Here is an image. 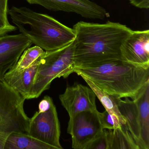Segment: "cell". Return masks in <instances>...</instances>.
I'll return each instance as SVG.
<instances>
[{
    "label": "cell",
    "mask_w": 149,
    "mask_h": 149,
    "mask_svg": "<svg viewBox=\"0 0 149 149\" xmlns=\"http://www.w3.org/2000/svg\"><path fill=\"white\" fill-rule=\"evenodd\" d=\"M51 11L73 13L84 18L104 19L109 14L102 7L90 0H26Z\"/></svg>",
    "instance_id": "obj_8"
},
{
    "label": "cell",
    "mask_w": 149,
    "mask_h": 149,
    "mask_svg": "<svg viewBox=\"0 0 149 149\" xmlns=\"http://www.w3.org/2000/svg\"><path fill=\"white\" fill-rule=\"evenodd\" d=\"M8 15L21 33L45 51L63 47L75 38L73 29L49 15L27 8L13 7L8 9Z\"/></svg>",
    "instance_id": "obj_3"
},
{
    "label": "cell",
    "mask_w": 149,
    "mask_h": 149,
    "mask_svg": "<svg viewBox=\"0 0 149 149\" xmlns=\"http://www.w3.org/2000/svg\"><path fill=\"white\" fill-rule=\"evenodd\" d=\"M109 149H139L126 124L119 128L106 130Z\"/></svg>",
    "instance_id": "obj_15"
},
{
    "label": "cell",
    "mask_w": 149,
    "mask_h": 149,
    "mask_svg": "<svg viewBox=\"0 0 149 149\" xmlns=\"http://www.w3.org/2000/svg\"><path fill=\"white\" fill-rule=\"evenodd\" d=\"M8 0H0V36L16 30L17 27L10 24L8 19Z\"/></svg>",
    "instance_id": "obj_19"
},
{
    "label": "cell",
    "mask_w": 149,
    "mask_h": 149,
    "mask_svg": "<svg viewBox=\"0 0 149 149\" xmlns=\"http://www.w3.org/2000/svg\"><path fill=\"white\" fill-rule=\"evenodd\" d=\"M28 134L55 149H63L60 142L61 125L54 104L46 111H38L30 118Z\"/></svg>",
    "instance_id": "obj_6"
},
{
    "label": "cell",
    "mask_w": 149,
    "mask_h": 149,
    "mask_svg": "<svg viewBox=\"0 0 149 149\" xmlns=\"http://www.w3.org/2000/svg\"><path fill=\"white\" fill-rule=\"evenodd\" d=\"M44 52V50L38 46L28 48L22 53L15 66L8 72L15 73L24 70L34 62Z\"/></svg>",
    "instance_id": "obj_18"
},
{
    "label": "cell",
    "mask_w": 149,
    "mask_h": 149,
    "mask_svg": "<svg viewBox=\"0 0 149 149\" xmlns=\"http://www.w3.org/2000/svg\"><path fill=\"white\" fill-rule=\"evenodd\" d=\"M74 40L61 48L44 51L40 56L38 67L28 99L37 98L50 88L53 80L66 78L74 73L75 65L74 50Z\"/></svg>",
    "instance_id": "obj_4"
},
{
    "label": "cell",
    "mask_w": 149,
    "mask_h": 149,
    "mask_svg": "<svg viewBox=\"0 0 149 149\" xmlns=\"http://www.w3.org/2000/svg\"><path fill=\"white\" fill-rule=\"evenodd\" d=\"M123 100L116 97V101L119 112L126 121V125L132 136L139 149H142L140 120L138 107L135 100L125 97Z\"/></svg>",
    "instance_id": "obj_12"
},
{
    "label": "cell",
    "mask_w": 149,
    "mask_h": 149,
    "mask_svg": "<svg viewBox=\"0 0 149 149\" xmlns=\"http://www.w3.org/2000/svg\"><path fill=\"white\" fill-rule=\"evenodd\" d=\"M73 29L75 67L123 59L121 45L132 31L125 25L109 21L104 24L79 22Z\"/></svg>",
    "instance_id": "obj_1"
},
{
    "label": "cell",
    "mask_w": 149,
    "mask_h": 149,
    "mask_svg": "<svg viewBox=\"0 0 149 149\" xmlns=\"http://www.w3.org/2000/svg\"><path fill=\"white\" fill-rule=\"evenodd\" d=\"M4 149H55L27 133L13 132L8 136Z\"/></svg>",
    "instance_id": "obj_16"
},
{
    "label": "cell",
    "mask_w": 149,
    "mask_h": 149,
    "mask_svg": "<svg viewBox=\"0 0 149 149\" xmlns=\"http://www.w3.org/2000/svg\"><path fill=\"white\" fill-rule=\"evenodd\" d=\"M130 3L138 8L148 9L149 8V0H129Z\"/></svg>",
    "instance_id": "obj_23"
},
{
    "label": "cell",
    "mask_w": 149,
    "mask_h": 149,
    "mask_svg": "<svg viewBox=\"0 0 149 149\" xmlns=\"http://www.w3.org/2000/svg\"><path fill=\"white\" fill-rule=\"evenodd\" d=\"M62 105L66 110L71 121L80 112L97 110L95 94L87 86L75 82L68 86L63 94L59 96Z\"/></svg>",
    "instance_id": "obj_9"
},
{
    "label": "cell",
    "mask_w": 149,
    "mask_h": 149,
    "mask_svg": "<svg viewBox=\"0 0 149 149\" xmlns=\"http://www.w3.org/2000/svg\"><path fill=\"white\" fill-rule=\"evenodd\" d=\"M10 134L0 132V149H4L7 139Z\"/></svg>",
    "instance_id": "obj_24"
},
{
    "label": "cell",
    "mask_w": 149,
    "mask_h": 149,
    "mask_svg": "<svg viewBox=\"0 0 149 149\" xmlns=\"http://www.w3.org/2000/svg\"><path fill=\"white\" fill-rule=\"evenodd\" d=\"M80 76L82 77L89 87L93 91L96 96L99 99L105 110L110 114L116 116L121 123L126 124L125 119L121 115L118 108L116 101V96L112 95L101 89L85 76L81 75Z\"/></svg>",
    "instance_id": "obj_17"
},
{
    "label": "cell",
    "mask_w": 149,
    "mask_h": 149,
    "mask_svg": "<svg viewBox=\"0 0 149 149\" xmlns=\"http://www.w3.org/2000/svg\"><path fill=\"white\" fill-rule=\"evenodd\" d=\"M85 149H109L106 129H104L102 133L92 140Z\"/></svg>",
    "instance_id": "obj_21"
},
{
    "label": "cell",
    "mask_w": 149,
    "mask_h": 149,
    "mask_svg": "<svg viewBox=\"0 0 149 149\" xmlns=\"http://www.w3.org/2000/svg\"><path fill=\"white\" fill-rule=\"evenodd\" d=\"M123 60L149 67V30L132 31L121 47Z\"/></svg>",
    "instance_id": "obj_11"
},
{
    "label": "cell",
    "mask_w": 149,
    "mask_h": 149,
    "mask_svg": "<svg viewBox=\"0 0 149 149\" xmlns=\"http://www.w3.org/2000/svg\"><path fill=\"white\" fill-rule=\"evenodd\" d=\"M40 56L24 70L15 73L7 72L4 77L5 81L19 93L26 100L28 99L34 79L40 63Z\"/></svg>",
    "instance_id": "obj_13"
},
{
    "label": "cell",
    "mask_w": 149,
    "mask_h": 149,
    "mask_svg": "<svg viewBox=\"0 0 149 149\" xmlns=\"http://www.w3.org/2000/svg\"><path fill=\"white\" fill-rule=\"evenodd\" d=\"M53 99L49 96L46 95L40 101L38 106V111L41 112L48 110L54 104Z\"/></svg>",
    "instance_id": "obj_22"
},
{
    "label": "cell",
    "mask_w": 149,
    "mask_h": 149,
    "mask_svg": "<svg viewBox=\"0 0 149 149\" xmlns=\"http://www.w3.org/2000/svg\"><path fill=\"white\" fill-rule=\"evenodd\" d=\"M98 116L104 129L114 130L119 128L122 125L116 116L109 113L106 110L103 112L98 111Z\"/></svg>",
    "instance_id": "obj_20"
},
{
    "label": "cell",
    "mask_w": 149,
    "mask_h": 149,
    "mask_svg": "<svg viewBox=\"0 0 149 149\" xmlns=\"http://www.w3.org/2000/svg\"><path fill=\"white\" fill-rule=\"evenodd\" d=\"M133 100L138 107L142 149H149V81L143 85Z\"/></svg>",
    "instance_id": "obj_14"
},
{
    "label": "cell",
    "mask_w": 149,
    "mask_h": 149,
    "mask_svg": "<svg viewBox=\"0 0 149 149\" xmlns=\"http://www.w3.org/2000/svg\"><path fill=\"white\" fill-rule=\"evenodd\" d=\"M32 44L22 33L0 36V80L5 81L6 73L15 66L23 52Z\"/></svg>",
    "instance_id": "obj_10"
},
{
    "label": "cell",
    "mask_w": 149,
    "mask_h": 149,
    "mask_svg": "<svg viewBox=\"0 0 149 149\" xmlns=\"http://www.w3.org/2000/svg\"><path fill=\"white\" fill-rule=\"evenodd\" d=\"M25 100L5 81L0 80V132L28 134L30 118L24 110Z\"/></svg>",
    "instance_id": "obj_5"
},
{
    "label": "cell",
    "mask_w": 149,
    "mask_h": 149,
    "mask_svg": "<svg viewBox=\"0 0 149 149\" xmlns=\"http://www.w3.org/2000/svg\"><path fill=\"white\" fill-rule=\"evenodd\" d=\"M74 72L79 76H85L112 95L132 100L149 81V67L137 65L122 59L75 67Z\"/></svg>",
    "instance_id": "obj_2"
},
{
    "label": "cell",
    "mask_w": 149,
    "mask_h": 149,
    "mask_svg": "<svg viewBox=\"0 0 149 149\" xmlns=\"http://www.w3.org/2000/svg\"><path fill=\"white\" fill-rule=\"evenodd\" d=\"M103 130L99 119L98 111L97 110L77 114L72 120L69 121L67 130L71 136L72 148L85 149Z\"/></svg>",
    "instance_id": "obj_7"
}]
</instances>
